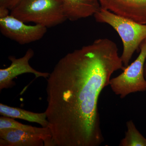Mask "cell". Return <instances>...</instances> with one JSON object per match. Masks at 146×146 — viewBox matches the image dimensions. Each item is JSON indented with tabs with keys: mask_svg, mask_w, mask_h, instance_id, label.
Returning a JSON list of instances; mask_svg holds the SVG:
<instances>
[{
	"mask_svg": "<svg viewBox=\"0 0 146 146\" xmlns=\"http://www.w3.org/2000/svg\"><path fill=\"white\" fill-rule=\"evenodd\" d=\"M124 66L115 42L100 38L69 53L47 80L46 112L54 146H99L104 138L98 102Z\"/></svg>",
	"mask_w": 146,
	"mask_h": 146,
	"instance_id": "obj_1",
	"label": "cell"
},
{
	"mask_svg": "<svg viewBox=\"0 0 146 146\" xmlns=\"http://www.w3.org/2000/svg\"><path fill=\"white\" fill-rule=\"evenodd\" d=\"M98 23L108 24L117 31L121 39L123 51L121 56L124 67H127L134 52L146 39V24L117 15L101 8L94 15Z\"/></svg>",
	"mask_w": 146,
	"mask_h": 146,
	"instance_id": "obj_2",
	"label": "cell"
},
{
	"mask_svg": "<svg viewBox=\"0 0 146 146\" xmlns=\"http://www.w3.org/2000/svg\"><path fill=\"white\" fill-rule=\"evenodd\" d=\"M10 14L25 23L53 27L68 20L63 0H20Z\"/></svg>",
	"mask_w": 146,
	"mask_h": 146,
	"instance_id": "obj_3",
	"label": "cell"
},
{
	"mask_svg": "<svg viewBox=\"0 0 146 146\" xmlns=\"http://www.w3.org/2000/svg\"><path fill=\"white\" fill-rule=\"evenodd\" d=\"M138 57L125 67L121 74L111 78L109 85L111 90L121 99L132 93L146 91L144 76V65L146 60V39L142 42Z\"/></svg>",
	"mask_w": 146,
	"mask_h": 146,
	"instance_id": "obj_4",
	"label": "cell"
},
{
	"mask_svg": "<svg viewBox=\"0 0 146 146\" xmlns=\"http://www.w3.org/2000/svg\"><path fill=\"white\" fill-rule=\"evenodd\" d=\"M2 34L21 45L29 44L42 39L47 32L46 27L39 25H28L10 14L0 18Z\"/></svg>",
	"mask_w": 146,
	"mask_h": 146,
	"instance_id": "obj_5",
	"label": "cell"
},
{
	"mask_svg": "<svg viewBox=\"0 0 146 146\" xmlns=\"http://www.w3.org/2000/svg\"><path fill=\"white\" fill-rule=\"evenodd\" d=\"M0 141L1 146H54L49 127L40 132L16 129H0Z\"/></svg>",
	"mask_w": 146,
	"mask_h": 146,
	"instance_id": "obj_6",
	"label": "cell"
},
{
	"mask_svg": "<svg viewBox=\"0 0 146 146\" xmlns=\"http://www.w3.org/2000/svg\"><path fill=\"white\" fill-rule=\"evenodd\" d=\"M34 52L31 48L29 49L23 57L17 58L15 56H9L11 64L8 68L0 70V90L8 89L14 86L15 82L13 80L16 77L26 73L34 74L35 77L48 78L50 73L36 71L29 64V60L33 57Z\"/></svg>",
	"mask_w": 146,
	"mask_h": 146,
	"instance_id": "obj_7",
	"label": "cell"
},
{
	"mask_svg": "<svg viewBox=\"0 0 146 146\" xmlns=\"http://www.w3.org/2000/svg\"><path fill=\"white\" fill-rule=\"evenodd\" d=\"M102 8L146 24V0H98Z\"/></svg>",
	"mask_w": 146,
	"mask_h": 146,
	"instance_id": "obj_8",
	"label": "cell"
},
{
	"mask_svg": "<svg viewBox=\"0 0 146 146\" xmlns=\"http://www.w3.org/2000/svg\"><path fill=\"white\" fill-rule=\"evenodd\" d=\"M63 2L65 16L71 21L94 16L101 8L98 0H63Z\"/></svg>",
	"mask_w": 146,
	"mask_h": 146,
	"instance_id": "obj_9",
	"label": "cell"
},
{
	"mask_svg": "<svg viewBox=\"0 0 146 146\" xmlns=\"http://www.w3.org/2000/svg\"><path fill=\"white\" fill-rule=\"evenodd\" d=\"M0 114L2 116L9 117L21 119L31 122L37 123L43 127H48V122L47 119L46 114L45 112L35 113L1 103Z\"/></svg>",
	"mask_w": 146,
	"mask_h": 146,
	"instance_id": "obj_10",
	"label": "cell"
},
{
	"mask_svg": "<svg viewBox=\"0 0 146 146\" xmlns=\"http://www.w3.org/2000/svg\"><path fill=\"white\" fill-rule=\"evenodd\" d=\"M127 130L121 141L120 146H146V138L138 130L132 120L126 123Z\"/></svg>",
	"mask_w": 146,
	"mask_h": 146,
	"instance_id": "obj_11",
	"label": "cell"
},
{
	"mask_svg": "<svg viewBox=\"0 0 146 146\" xmlns=\"http://www.w3.org/2000/svg\"><path fill=\"white\" fill-rule=\"evenodd\" d=\"M48 127H37L23 124L15 121L13 118L5 116H3L0 117V129H16L32 132H40L46 130Z\"/></svg>",
	"mask_w": 146,
	"mask_h": 146,
	"instance_id": "obj_12",
	"label": "cell"
},
{
	"mask_svg": "<svg viewBox=\"0 0 146 146\" xmlns=\"http://www.w3.org/2000/svg\"><path fill=\"white\" fill-rule=\"evenodd\" d=\"M13 0H0V8L9 9V5Z\"/></svg>",
	"mask_w": 146,
	"mask_h": 146,
	"instance_id": "obj_13",
	"label": "cell"
},
{
	"mask_svg": "<svg viewBox=\"0 0 146 146\" xmlns=\"http://www.w3.org/2000/svg\"><path fill=\"white\" fill-rule=\"evenodd\" d=\"M20 0H13L9 5V9H11V8H13L16 4L20 1Z\"/></svg>",
	"mask_w": 146,
	"mask_h": 146,
	"instance_id": "obj_14",
	"label": "cell"
},
{
	"mask_svg": "<svg viewBox=\"0 0 146 146\" xmlns=\"http://www.w3.org/2000/svg\"><path fill=\"white\" fill-rule=\"evenodd\" d=\"M144 76H145V79L146 80V60L145 63V65H144Z\"/></svg>",
	"mask_w": 146,
	"mask_h": 146,
	"instance_id": "obj_15",
	"label": "cell"
}]
</instances>
